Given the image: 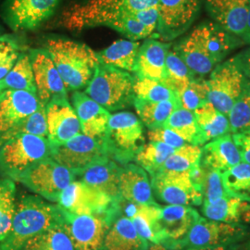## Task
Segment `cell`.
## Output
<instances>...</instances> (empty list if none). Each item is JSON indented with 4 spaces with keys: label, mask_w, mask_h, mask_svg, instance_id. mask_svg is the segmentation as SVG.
Here are the masks:
<instances>
[{
    "label": "cell",
    "mask_w": 250,
    "mask_h": 250,
    "mask_svg": "<svg viewBox=\"0 0 250 250\" xmlns=\"http://www.w3.org/2000/svg\"><path fill=\"white\" fill-rule=\"evenodd\" d=\"M242 44L244 42L240 38L217 23L205 21L184 37L173 50L197 77L204 78Z\"/></svg>",
    "instance_id": "6da1fadb"
},
{
    "label": "cell",
    "mask_w": 250,
    "mask_h": 250,
    "mask_svg": "<svg viewBox=\"0 0 250 250\" xmlns=\"http://www.w3.org/2000/svg\"><path fill=\"white\" fill-rule=\"evenodd\" d=\"M62 223L60 206L36 196L23 197L17 205L9 235L0 244V250H21L31 238Z\"/></svg>",
    "instance_id": "7a4b0ae2"
},
{
    "label": "cell",
    "mask_w": 250,
    "mask_h": 250,
    "mask_svg": "<svg viewBox=\"0 0 250 250\" xmlns=\"http://www.w3.org/2000/svg\"><path fill=\"white\" fill-rule=\"evenodd\" d=\"M67 91L87 86L99 65L98 52L85 44L64 38H50L45 44Z\"/></svg>",
    "instance_id": "3957f363"
},
{
    "label": "cell",
    "mask_w": 250,
    "mask_h": 250,
    "mask_svg": "<svg viewBox=\"0 0 250 250\" xmlns=\"http://www.w3.org/2000/svg\"><path fill=\"white\" fill-rule=\"evenodd\" d=\"M159 0H89L68 8L61 23L70 31L105 26L108 21L125 14L158 7Z\"/></svg>",
    "instance_id": "277c9868"
},
{
    "label": "cell",
    "mask_w": 250,
    "mask_h": 250,
    "mask_svg": "<svg viewBox=\"0 0 250 250\" xmlns=\"http://www.w3.org/2000/svg\"><path fill=\"white\" fill-rule=\"evenodd\" d=\"M134 76L99 63L84 93L108 111L134 105Z\"/></svg>",
    "instance_id": "5b68a950"
},
{
    "label": "cell",
    "mask_w": 250,
    "mask_h": 250,
    "mask_svg": "<svg viewBox=\"0 0 250 250\" xmlns=\"http://www.w3.org/2000/svg\"><path fill=\"white\" fill-rule=\"evenodd\" d=\"M103 141L108 157L126 165L145 144L143 124L132 112H117L110 115Z\"/></svg>",
    "instance_id": "8992f818"
},
{
    "label": "cell",
    "mask_w": 250,
    "mask_h": 250,
    "mask_svg": "<svg viewBox=\"0 0 250 250\" xmlns=\"http://www.w3.org/2000/svg\"><path fill=\"white\" fill-rule=\"evenodd\" d=\"M51 155V144L45 137L19 134L0 146V170L15 181L36 162Z\"/></svg>",
    "instance_id": "52a82bcc"
},
{
    "label": "cell",
    "mask_w": 250,
    "mask_h": 250,
    "mask_svg": "<svg viewBox=\"0 0 250 250\" xmlns=\"http://www.w3.org/2000/svg\"><path fill=\"white\" fill-rule=\"evenodd\" d=\"M120 200L108 197L80 180L73 181L65 188L57 202L63 210L69 213L100 216L113 223L120 214Z\"/></svg>",
    "instance_id": "ba28073f"
},
{
    "label": "cell",
    "mask_w": 250,
    "mask_h": 250,
    "mask_svg": "<svg viewBox=\"0 0 250 250\" xmlns=\"http://www.w3.org/2000/svg\"><path fill=\"white\" fill-rule=\"evenodd\" d=\"M76 174L51 157L38 161L20 174L15 181L46 200L58 201L62 192L75 181Z\"/></svg>",
    "instance_id": "9c48e42d"
},
{
    "label": "cell",
    "mask_w": 250,
    "mask_h": 250,
    "mask_svg": "<svg viewBox=\"0 0 250 250\" xmlns=\"http://www.w3.org/2000/svg\"><path fill=\"white\" fill-rule=\"evenodd\" d=\"M246 81L235 57L219 64L206 80L208 102L227 116L239 99Z\"/></svg>",
    "instance_id": "30bf717a"
},
{
    "label": "cell",
    "mask_w": 250,
    "mask_h": 250,
    "mask_svg": "<svg viewBox=\"0 0 250 250\" xmlns=\"http://www.w3.org/2000/svg\"><path fill=\"white\" fill-rule=\"evenodd\" d=\"M243 234L244 228L240 224L214 222L200 216L183 238L168 243L164 247L173 250H196L229 246Z\"/></svg>",
    "instance_id": "8fae6325"
},
{
    "label": "cell",
    "mask_w": 250,
    "mask_h": 250,
    "mask_svg": "<svg viewBox=\"0 0 250 250\" xmlns=\"http://www.w3.org/2000/svg\"><path fill=\"white\" fill-rule=\"evenodd\" d=\"M50 157L76 176L94 162L109 158L103 138L96 139L82 133L65 143L51 145Z\"/></svg>",
    "instance_id": "7c38bea8"
},
{
    "label": "cell",
    "mask_w": 250,
    "mask_h": 250,
    "mask_svg": "<svg viewBox=\"0 0 250 250\" xmlns=\"http://www.w3.org/2000/svg\"><path fill=\"white\" fill-rule=\"evenodd\" d=\"M204 0H159V22L155 36L172 41L184 35L197 19Z\"/></svg>",
    "instance_id": "4fadbf2b"
},
{
    "label": "cell",
    "mask_w": 250,
    "mask_h": 250,
    "mask_svg": "<svg viewBox=\"0 0 250 250\" xmlns=\"http://www.w3.org/2000/svg\"><path fill=\"white\" fill-rule=\"evenodd\" d=\"M63 228L74 250H102L111 222L100 216L74 215L63 210Z\"/></svg>",
    "instance_id": "5bb4252c"
},
{
    "label": "cell",
    "mask_w": 250,
    "mask_h": 250,
    "mask_svg": "<svg viewBox=\"0 0 250 250\" xmlns=\"http://www.w3.org/2000/svg\"><path fill=\"white\" fill-rule=\"evenodd\" d=\"M151 187L157 198L168 205L199 206L203 202L189 172L159 171L151 176Z\"/></svg>",
    "instance_id": "9a60e30c"
},
{
    "label": "cell",
    "mask_w": 250,
    "mask_h": 250,
    "mask_svg": "<svg viewBox=\"0 0 250 250\" xmlns=\"http://www.w3.org/2000/svg\"><path fill=\"white\" fill-rule=\"evenodd\" d=\"M41 106L35 94L21 90H5L0 98V146L14 128Z\"/></svg>",
    "instance_id": "2e32d148"
},
{
    "label": "cell",
    "mask_w": 250,
    "mask_h": 250,
    "mask_svg": "<svg viewBox=\"0 0 250 250\" xmlns=\"http://www.w3.org/2000/svg\"><path fill=\"white\" fill-rule=\"evenodd\" d=\"M61 0H8L5 19L14 31L35 30L48 20Z\"/></svg>",
    "instance_id": "e0dca14e"
},
{
    "label": "cell",
    "mask_w": 250,
    "mask_h": 250,
    "mask_svg": "<svg viewBox=\"0 0 250 250\" xmlns=\"http://www.w3.org/2000/svg\"><path fill=\"white\" fill-rule=\"evenodd\" d=\"M47 139L61 145L82 133L80 122L67 96L57 97L45 106Z\"/></svg>",
    "instance_id": "ac0fdd59"
},
{
    "label": "cell",
    "mask_w": 250,
    "mask_h": 250,
    "mask_svg": "<svg viewBox=\"0 0 250 250\" xmlns=\"http://www.w3.org/2000/svg\"><path fill=\"white\" fill-rule=\"evenodd\" d=\"M31 62L36 86V95L40 103L46 106L57 97L67 96V90L52 59L45 49H32Z\"/></svg>",
    "instance_id": "d6986e66"
},
{
    "label": "cell",
    "mask_w": 250,
    "mask_h": 250,
    "mask_svg": "<svg viewBox=\"0 0 250 250\" xmlns=\"http://www.w3.org/2000/svg\"><path fill=\"white\" fill-rule=\"evenodd\" d=\"M205 7L213 22L244 40L250 0H205Z\"/></svg>",
    "instance_id": "ffe728a7"
},
{
    "label": "cell",
    "mask_w": 250,
    "mask_h": 250,
    "mask_svg": "<svg viewBox=\"0 0 250 250\" xmlns=\"http://www.w3.org/2000/svg\"><path fill=\"white\" fill-rule=\"evenodd\" d=\"M72 106L80 122L82 134L101 139L107 133L110 113L84 92L75 91L72 95Z\"/></svg>",
    "instance_id": "44dd1931"
},
{
    "label": "cell",
    "mask_w": 250,
    "mask_h": 250,
    "mask_svg": "<svg viewBox=\"0 0 250 250\" xmlns=\"http://www.w3.org/2000/svg\"><path fill=\"white\" fill-rule=\"evenodd\" d=\"M170 49V44L162 43L154 38L146 39L138 51L135 77L163 83L166 77V57Z\"/></svg>",
    "instance_id": "7402d4cb"
},
{
    "label": "cell",
    "mask_w": 250,
    "mask_h": 250,
    "mask_svg": "<svg viewBox=\"0 0 250 250\" xmlns=\"http://www.w3.org/2000/svg\"><path fill=\"white\" fill-rule=\"evenodd\" d=\"M119 193L122 199L136 204L155 203L151 182L146 171L138 165L128 163L122 167L119 181Z\"/></svg>",
    "instance_id": "603a6c76"
},
{
    "label": "cell",
    "mask_w": 250,
    "mask_h": 250,
    "mask_svg": "<svg viewBox=\"0 0 250 250\" xmlns=\"http://www.w3.org/2000/svg\"><path fill=\"white\" fill-rule=\"evenodd\" d=\"M122 166L110 158H103L94 162L78 174L81 181L103 192L108 197L120 200L119 181Z\"/></svg>",
    "instance_id": "cb8c5ba5"
},
{
    "label": "cell",
    "mask_w": 250,
    "mask_h": 250,
    "mask_svg": "<svg viewBox=\"0 0 250 250\" xmlns=\"http://www.w3.org/2000/svg\"><path fill=\"white\" fill-rule=\"evenodd\" d=\"M200 164L223 172L242 162L241 155L232 135L224 134L203 146Z\"/></svg>",
    "instance_id": "d4e9b609"
},
{
    "label": "cell",
    "mask_w": 250,
    "mask_h": 250,
    "mask_svg": "<svg viewBox=\"0 0 250 250\" xmlns=\"http://www.w3.org/2000/svg\"><path fill=\"white\" fill-rule=\"evenodd\" d=\"M199 218V213L191 206L161 207L160 224L166 239L162 246L183 238Z\"/></svg>",
    "instance_id": "484cf974"
},
{
    "label": "cell",
    "mask_w": 250,
    "mask_h": 250,
    "mask_svg": "<svg viewBox=\"0 0 250 250\" xmlns=\"http://www.w3.org/2000/svg\"><path fill=\"white\" fill-rule=\"evenodd\" d=\"M148 242L137 232L132 221L121 216L111 224L102 250H146Z\"/></svg>",
    "instance_id": "4316f807"
},
{
    "label": "cell",
    "mask_w": 250,
    "mask_h": 250,
    "mask_svg": "<svg viewBox=\"0 0 250 250\" xmlns=\"http://www.w3.org/2000/svg\"><path fill=\"white\" fill-rule=\"evenodd\" d=\"M202 212L210 221L225 224L250 223V203L238 197H224L213 203L203 202Z\"/></svg>",
    "instance_id": "83f0119b"
},
{
    "label": "cell",
    "mask_w": 250,
    "mask_h": 250,
    "mask_svg": "<svg viewBox=\"0 0 250 250\" xmlns=\"http://www.w3.org/2000/svg\"><path fill=\"white\" fill-rule=\"evenodd\" d=\"M197 125V146L204 145L217 137L230 133L228 117L209 102L194 111Z\"/></svg>",
    "instance_id": "f1b7e54d"
},
{
    "label": "cell",
    "mask_w": 250,
    "mask_h": 250,
    "mask_svg": "<svg viewBox=\"0 0 250 250\" xmlns=\"http://www.w3.org/2000/svg\"><path fill=\"white\" fill-rule=\"evenodd\" d=\"M140 45L136 41L118 40L104 50L98 52L99 62L134 73Z\"/></svg>",
    "instance_id": "f546056e"
},
{
    "label": "cell",
    "mask_w": 250,
    "mask_h": 250,
    "mask_svg": "<svg viewBox=\"0 0 250 250\" xmlns=\"http://www.w3.org/2000/svg\"><path fill=\"white\" fill-rule=\"evenodd\" d=\"M161 206L156 202L149 205H141L137 212L130 220L137 232L151 244H163L165 236L160 224Z\"/></svg>",
    "instance_id": "4dcf8cb0"
},
{
    "label": "cell",
    "mask_w": 250,
    "mask_h": 250,
    "mask_svg": "<svg viewBox=\"0 0 250 250\" xmlns=\"http://www.w3.org/2000/svg\"><path fill=\"white\" fill-rule=\"evenodd\" d=\"M134 106L142 124L149 130L162 128L170 114L182 107L180 101L147 102L134 99Z\"/></svg>",
    "instance_id": "1f68e13d"
},
{
    "label": "cell",
    "mask_w": 250,
    "mask_h": 250,
    "mask_svg": "<svg viewBox=\"0 0 250 250\" xmlns=\"http://www.w3.org/2000/svg\"><path fill=\"white\" fill-rule=\"evenodd\" d=\"M5 89L21 90L36 95V86L30 54L21 52L18 60L2 81ZM37 96V95H36Z\"/></svg>",
    "instance_id": "d6a6232c"
},
{
    "label": "cell",
    "mask_w": 250,
    "mask_h": 250,
    "mask_svg": "<svg viewBox=\"0 0 250 250\" xmlns=\"http://www.w3.org/2000/svg\"><path fill=\"white\" fill-rule=\"evenodd\" d=\"M199 78L197 77L188 65L180 58L173 49H170L166 57V77L165 83L177 95L181 94L188 87L192 81Z\"/></svg>",
    "instance_id": "836d02e7"
},
{
    "label": "cell",
    "mask_w": 250,
    "mask_h": 250,
    "mask_svg": "<svg viewBox=\"0 0 250 250\" xmlns=\"http://www.w3.org/2000/svg\"><path fill=\"white\" fill-rule=\"evenodd\" d=\"M224 187L229 196L250 203V165L240 162L222 172Z\"/></svg>",
    "instance_id": "e575fe53"
},
{
    "label": "cell",
    "mask_w": 250,
    "mask_h": 250,
    "mask_svg": "<svg viewBox=\"0 0 250 250\" xmlns=\"http://www.w3.org/2000/svg\"><path fill=\"white\" fill-rule=\"evenodd\" d=\"M17 209L16 187L11 179L0 181V244L9 235Z\"/></svg>",
    "instance_id": "d590c367"
},
{
    "label": "cell",
    "mask_w": 250,
    "mask_h": 250,
    "mask_svg": "<svg viewBox=\"0 0 250 250\" xmlns=\"http://www.w3.org/2000/svg\"><path fill=\"white\" fill-rule=\"evenodd\" d=\"M174 151L175 149L165 144L149 141L140 147L134 159L138 166L152 176L161 170L164 162Z\"/></svg>",
    "instance_id": "8d00e7d4"
},
{
    "label": "cell",
    "mask_w": 250,
    "mask_h": 250,
    "mask_svg": "<svg viewBox=\"0 0 250 250\" xmlns=\"http://www.w3.org/2000/svg\"><path fill=\"white\" fill-rule=\"evenodd\" d=\"M21 250H74V249L62 225H59L31 238Z\"/></svg>",
    "instance_id": "74e56055"
},
{
    "label": "cell",
    "mask_w": 250,
    "mask_h": 250,
    "mask_svg": "<svg viewBox=\"0 0 250 250\" xmlns=\"http://www.w3.org/2000/svg\"><path fill=\"white\" fill-rule=\"evenodd\" d=\"M201 154L202 149L198 146L186 144L170 155L159 171L190 172L200 165Z\"/></svg>",
    "instance_id": "f35d334b"
},
{
    "label": "cell",
    "mask_w": 250,
    "mask_h": 250,
    "mask_svg": "<svg viewBox=\"0 0 250 250\" xmlns=\"http://www.w3.org/2000/svg\"><path fill=\"white\" fill-rule=\"evenodd\" d=\"M162 128L170 130L188 144L197 146V125L194 112L177 107L165 122Z\"/></svg>",
    "instance_id": "ab89813d"
},
{
    "label": "cell",
    "mask_w": 250,
    "mask_h": 250,
    "mask_svg": "<svg viewBox=\"0 0 250 250\" xmlns=\"http://www.w3.org/2000/svg\"><path fill=\"white\" fill-rule=\"evenodd\" d=\"M134 99L147 102L180 101L178 95L159 81L134 76Z\"/></svg>",
    "instance_id": "60d3db41"
},
{
    "label": "cell",
    "mask_w": 250,
    "mask_h": 250,
    "mask_svg": "<svg viewBox=\"0 0 250 250\" xmlns=\"http://www.w3.org/2000/svg\"><path fill=\"white\" fill-rule=\"evenodd\" d=\"M227 116L232 134L250 131V82L248 79L239 99Z\"/></svg>",
    "instance_id": "b9f144b4"
},
{
    "label": "cell",
    "mask_w": 250,
    "mask_h": 250,
    "mask_svg": "<svg viewBox=\"0 0 250 250\" xmlns=\"http://www.w3.org/2000/svg\"><path fill=\"white\" fill-rule=\"evenodd\" d=\"M105 26L115 30L121 35L125 36L128 40L137 41L140 39H146L155 33L145 26L135 17L134 13L125 14L118 18L108 21Z\"/></svg>",
    "instance_id": "7bdbcfd3"
},
{
    "label": "cell",
    "mask_w": 250,
    "mask_h": 250,
    "mask_svg": "<svg viewBox=\"0 0 250 250\" xmlns=\"http://www.w3.org/2000/svg\"><path fill=\"white\" fill-rule=\"evenodd\" d=\"M201 167L203 169V173L199 188L203 196V202L213 203L224 197H228L229 195L224 187L222 172L202 165Z\"/></svg>",
    "instance_id": "ee69618b"
},
{
    "label": "cell",
    "mask_w": 250,
    "mask_h": 250,
    "mask_svg": "<svg viewBox=\"0 0 250 250\" xmlns=\"http://www.w3.org/2000/svg\"><path fill=\"white\" fill-rule=\"evenodd\" d=\"M179 99L182 107L192 112L208 102L206 79L197 78L192 81L188 87L179 94Z\"/></svg>",
    "instance_id": "f6af8a7d"
},
{
    "label": "cell",
    "mask_w": 250,
    "mask_h": 250,
    "mask_svg": "<svg viewBox=\"0 0 250 250\" xmlns=\"http://www.w3.org/2000/svg\"><path fill=\"white\" fill-rule=\"evenodd\" d=\"M34 134L47 138V125L45 117V107L42 105L36 112L25 119L14 128L7 136L6 141L19 134ZM5 141V142H6Z\"/></svg>",
    "instance_id": "bcb514c9"
},
{
    "label": "cell",
    "mask_w": 250,
    "mask_h": 250,
    "mask_svg": "<svg viewBox=\"0 0 250 250\" xmlns=\"http://www.w3.org/2000/svg\"><path fill=\"white\" fill-rule=\"evenodd\" d=\"M148 139L152 142H161L172 147L173 149H178L185 146L187 142L182 139L179 135L165 128H159L148 131Z\"/></svg>",
    "instance_id": "7dc6e473"
},
{
    "label": "cell",
    "mask_w": 250,
    "mask_h": 250,
    "mask_svg": "<svg viewBox=\"0 0 250 250\" xmlns=\"http://www.w3.org/2000/svg\"><path fill=\"white\" fill-rule=\"evenodd\" d=\"M137 20L143 23L144 25L152 30L156 33L158 22H159V10L158 7L150 8V9H144L141 11L134 13ZM155 36V35H154Z\"/></svg>",
    "instance_id": "c3c4849f"
},
{
    "label": "cell",
    "mask_w": 250,
    "mask_h": 250,
    "mask_svg": "<svg viewBox=\"0 0 250 250\" xmlns=\"http://www.w3.org/2000/svg\"><path fill=\"white\" fill-rule=\"evenodd\" d=\"M232 138L240 152L242 161L250 165V131L233 134Z\"/></svg>",
    "instance_id": "681fc988"
},
{
    "label": "cell",
    "mask_w": 250,
    "mask_h": 250,
    "mask_svg": "<svg viewBox=\"0 0 250 250\" xmlns=\"http://www.w3.org/2000/svg\"><path fill=\"white\" fill-rule=\"evenodd\" d=\"M18 50H20V45L13 36L9 35L0 36V62Z\"/></svg>",
    "instance_id": "f907efd6"
},
{
    "label": "cell",
    "mask_w": 250,
    "mask_h": 250,
    "mask_svg": "<svg viewBox=\"0 0 250 250\" xmlns=\"http://www.w3.org/2000/svg\"><path fill=\"white\" fill-rule=\"evenodd\" d=\"M20 53H21L20 50L15 51V52L10 54L6 59H4L3 61L0 62V82L4 80L5 77L11 71V69L13 68V66L15 65V63L18 60Z\"/></svg>",
    "instance_id": "816d5d0a"
},
{
    "label": "cell",
    "mask_w": 250,
    "mask_h": 250,
    "mask_svg": "<svg viewBox=\"0 0 250 250\" xmlns=\"http://www.w3.org/2000/svg\"><path fill=\"white\" fill-rule=\"evenodd\" d=\"M237 62L240 65L242 72L246 78L250 82V47L235 56Z\"/></svg>",
    "instance_id": "f5cc1de1"
},
{
    "label": "cell",
    "mask_w": 250,
    "mask_h": 250,
    "mask_svg": "<svg viewBox=\"0 0 250 250\" xmlns=\"http://www.w3.org/2000/svg\"><path fill=\"white\" fill-rule=\"evenodd\" d=\"M244 43L245 44H250V9L249 12V17H248V21H247V27H246V34L244 37Z\"/></svg>",
    "instance_id": "db71d44e"
},
{
    "label": "cell",
    "mask_w": 250,
    "mask_h": 250,
    "mask_svg": "<svg viewBox=\"0 0 250 250\" xmlns=\"http://www.w3.org/2000/svg\"><path fill=\"white\" fill-rule=\"evenodd\" d=\"M146 250H168L161 244H152Z\"/></svg>",
    "instance_id": "11a10c76"
},
{
    "label": "cell",
    "mask_w": 250,
    "mask_h": 250,
    "mask_svg": "<svg viewBox=\"0 0 250 250\" xmlns=\"http://www.w3.org/2000/svg\"><path fill=\"white\" fill-rule=\"evenodd\" d=\"M196 250H231L228 246H219V247H212V248H206Z\"/></svg>",
    "instance_id": "9f6ffc18"
},
{
    "label": "cell",
    "mask_w": 250,
    "mask_h": 250,
    "mask_svg": "<svg viewBox=\"0 0 250 250\" xmlns=\"http://www.w3.org/2000/svg\"><path fill=\"white\" fill-rule=\"evenodd\" d=\"M5 87H4V85H3V83H2V82H0V98H1V96H2V94H3V92L5 91Z\"/></svg>",
    "instance_id": "6f0895ef"
}]
</instances>
